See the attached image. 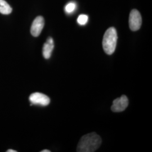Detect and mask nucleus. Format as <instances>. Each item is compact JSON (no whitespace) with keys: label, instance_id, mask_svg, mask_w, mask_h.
I'll list each match as a JSON object with an SVG mask.
<instances>
[{"label":"nucleus","instance_id":"obj_1","mask_svg":"<svg viewBox=\"0 0 152 152\" xmlns=\"http://www.w3.org/2000/svg\"><path fill=\"white\" fill-rule=\"evenodd\" d=\"M102 144L100 136L95 132L90 133L82 136L78 144L77 152H94Z\"/></svg>","mask_w":152,"mask_h":152},{"label":"nucleus","instance_id":"obj_12","mask_svg":"<svg viewBox=\"0 0 152 152\" xmlns=\"http://www.w3.org/2000/svg\"><path fill=\"white\" fill-rule=\"evenodd\" d=\"M41 152H50V151L48 150V149H44L43 151H42Z\"/></svg>","mask_w":152,"mask_h":152},{"label":"nucleus","instance_id":"obj_4","mask_svg":"<svg viewBox=\"0 0 152 152\" xmlns=\"http://www.w3.org/2000/svg\"><path fill=\"white\" fill-rule=\"evenodd\" d=\"M29 101L31 105H39L41 106H47L50 103V98L46 95L40 92H34L29 96Z\"/></svg>","mask_w":152,"mask_h":152},{"label":"nucleus","instance_id":"obj_8","mask_svg":"<svg viewBox=\"0 0 152 152\" xmlns=\"http://www.w3.org/2000/svg\"><path fill=\"white\" fill-rule=\"evenodd\" d=\"M12 12V8L5 0H0V12L2 14L8 15Z\"/></svg>","mask_w":152,"mask_h":152},{"label":"nucleus","instance_id":"obj_3","mask_svg":"<svg viewBox=\"0 0 152 152\" xmlns=\"http://www.w3.org/2000/svg\"><path fill=\"white\" fill-rule=\"evenodd\" d=\"M142 19L140 12L136 9L131 11L129 16V26L131 30L136 31L141 27Z\"/></svg>","mask_w":152,"mask_h":152},{"label":"nucleus","instance_id":"obj_5","mask_svg":"<svg viewBox=\"0 0 152 152\" xmlns=\"http://www.w3.org/2000/svg\"><path fill=\"white\" fill-rule=\"evenodd\" d=\"M129 105V100L125 95H122L120 98L115 99L113 102L111 109L114 112H121L124 111Z\"/></svg>","mask_w":152,"mask_h":152},{"label":"nucleus","instance_id":"obj_7","mask_svg":"<svg viewBox=\"0 0 152 152\" xmlns=\"http://www.w3.org/2000/svg\"><path fill=\"white\" fill-rule=\"evenodd\" d=\"M54 48V42L52 37H50L48 38L46 42L44 44L42 49V54L44 58L49 59L51 57L52 52Z\"/></svg>","mask_w":152,"mask_h":152},{"label":"nucleus","instance_id":"obj_2","mask_svg":"<svg viewBox=\"0 0 152 152\" xmlns=\"http://www.w3.org/2000/svg\"><path fill=\"white\" fill-rule=\"evenodd\" d=\"M117 33L114 27L108 28L104 35L103 48L105 53L108 55L114 53L117 46Z\"/></svg>","mask_w":152,"mask_h":152},{"label":"nucleus","instance_id":"obj_10","mask_svg":"<svg viewBox=\"0 0 152 152\" xmlns=\"http://www.w3.org/2000/svg\"><path fill=\"white\" fill-rule=\"evenodd\" d=\"M88 17L87 15L85 14H81L77 18V22L81 26L85 25L88 22Z\"/></svg>","mask_w":152,"mask_h":152},{"label":"nucleus","instance_id":"obj_6","mask_svg":"<svg viewBox=\"0 0 152 152\" xmlns=\"http://www.w3.org/2000/svg\"><path fill=\"white\" fill-rule=\"evenodd\" d=\"M45 25V20L42 16H38L33 22L31 33L33 37H37L39 36Z\"/></svg>","mask_w":152,"mask_h":152},{"label":"nucleus","instance_id":"obj_9","mask_svg":"<svg viewBox=\"0 0 152 152\" xmlns=\"http://www.w3.org/2000/svg\"><path fill=\"white\" fill-rule=\"evenodd\" d=\"M76 4L73 2H71L68 3L67 5H66L64 8L65 11L68 13V14H71L72 12H73V11L76 10Z\"/></svg>","mask_w":152,"mask_h":152},{"label":"nucleus","instance_id":"obj_11","mask_svg":"<svg viewBox=\"0 0 152 152\" xmlns=\"http://www.w3.org/2000/svg\"><path fill=\"white\" fill-rule=\"evenodd\" d=\"M7 152H16V151H14V150H12V149H9L8 151H6Z\"/></svg>","mask_w":152,"mask_h":152}]
</instances>
